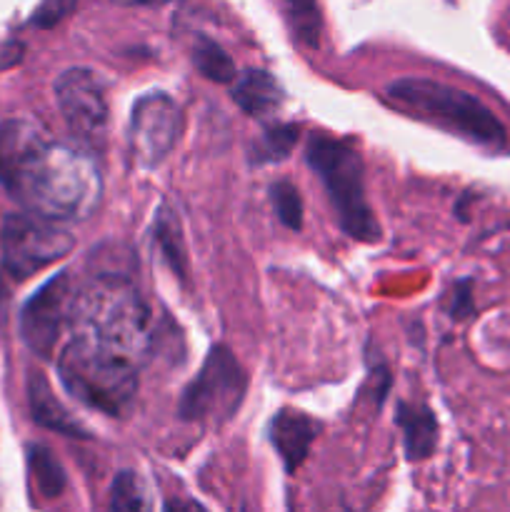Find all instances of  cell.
Wrapping results in <instances>:
<instances>
[{
	"mask_svg": "<svg viewBox=\"0 0 510 512\" xmlns=\"http://www.w3.org/2000/svg\"><path fill=\"white\" fill-rule=\"evenodd\" d=\"M0 185L28 213L78 223L98 210L103 173L93 150L55 140L33 120L0 123Z\"/></svg>",
	"mask_w": 510,
	"mask_h": 512,
	"instance_id": "obj_1",
	"label": "cell"
},
{
	"mask_svg": "<svg viewBox=\"0 0 510 512\" xmlns=\"http://www.w3.org/2000/svg\"><path fill=\"white\" fill-rule=\"evenodd\" d=\"M70 333L103 343L143 363L150 350V310L128 278L105 273L78 285Z\"/></svg>",
	"mask_w": 510,
	"mask_h": 512,
	"instance_id": "obj_2",
	"label": "cell"
},
{
	"mask_svg": "<svg viewBox=\"0 0 510 512\" xmlns=\"http://www.w3.org/2000/svg\"><path fill=\"white\" fill-rule=\"evenodd\" d=\"M383 98L403 115L435 125L480 148L503 150L508 145V130L483 100L440 80L398 78L385 85Z\"/></svg>",
	"mask_w": 510,
	"mask_h": 512,
	"instance_id": "obj_3",
	"label": "cell"
},
{
	"mask_svg": "<svg viewBox=\"0 0 510 512\" xmlns=\"http://www.w3.org/2000/svg\"><path fill=\"white\" fill-rule=\"evenodd\" d=\"M140 363L103 343L70 333L58 353V378L75 400L90 410L123 418L130 413L140 385Z\"/></svg>",
	"mask_w": 510,
	"mask_h": 512,
	"instance_id": "obj_4",
	"label": "cell"
},
{
	"mask_svg": "<svg viewBox=\"0 0 510 512\" xmlns=\"http://www.w3.org/2000/svg\"><path fill=\"white\" fill-rule=\"evenodd\" d=\"M305 160L323 183L340 230L360 243H375L380 225L365 195V165L358 148L328 133H310Z\"/></svg>",
	"mask_w": 510,
	"mask_h": 512,
	"instance_id": "obj_5",
	"label": "cell"
},
{
	"mask_svg": "<svg viewBox=\"0 0 510 512\" xmlns=\"http://www.w3.org/2000/svg\"><path fill=\"white\" fill-rule=\"evenodd\" d=\"M75 238L68 223L38 213H10L3 223V265L15 280H25L65 258Z\"/></svg>",
	"mask_w": 510,
	"mask_h": 512,
	"instance_id": "obj_6",
	"label": "cell"
},
{
	"mask_svg": "<svg viewBox=\"0 0 510 512\" xmlns=\"http://www.w3.org/2000/svg\"><path fill=\"white\" fill-rule=\"evenodd\" d=\"M248 388L243 365L238 363L228 345L210 348L203 368L193 383L183 390L178 403V415L183 420H223L233 418L240 408Z\"/></svg>",
	"mask_w": 510,
	"mask_h": 512,
	"instance_id": "obj_7",
	"label": "cell"
},
{
	"mask_svg": "<svg viewBox=\"0 0 510 512\" xmlns=\"http://www.w3.org/2000/svg\"><path fill=\"white\" fill-rule=\"evenodd\" d=\"M55 103L75 143L93 150L105 143L110 120L108 88L90 68H68L55 80Z\"/></svg>",
	"mask_w": 510,
	"mask_h": 512,
	"instance_id": "obj_8",
	"label": "cell"
},
{
	"mask_svg": "<svg viewBox=\"0 0 510 512\" xmlns=\"http://www.w3.org/2000/svg\"><path fill=\"white\" fill-rule=\"evenodd\" d=\"M78 283L73 273L63 270L50 278L38 293L23 305L20 313V335L25 345L40 358H53L55 345L60 343L65 330L73 323V305Z\"/></svg>",
	"mask_w": 510,
	"mask_h": 512,
	"instance_id": "obj_9",
	"label": "cell"
},
{
	"mask_svg": "<svg viewBox=\"0 0 510 512\" xmlns=\"http://www.w3.org/2000/svg\"><path fill=\"white\" fill-rule=\"evenodd\" d=\"M183 130V115L168 93H145L135 100L128 120V145L143 168H155L173 153Z\"/></svg>",
	"mask_w": 510,
	"mask_h": 512,
	"instance_id": "obj_10",
	"label": "cell"
},
{
	"mask_svg": "<svg viewBox=\"0 0 510 512\" xmlns=\"http://www.w3.org/2000/svg\"><path fill=\"white\" fill-rule=\"evenodd\" d=\"M315 435H318V423L300 410L285 408L275 415L270 423V440L288 473H295L305 463Z\"/></svg>",
	"mask_w": 510,
	"mask_h": 512,
	"instance_id": "obj_11",
	"label": "cell"
},
{
	"mask_svg": "<svg viewBox=\"0 0 510 512\" xmlns=\"http://www.w3.org/2000/svg\"><path fill=\"white\" fill-rule=\"evenodd\" d=\"M233 100L240 110H245L253 118L275 113L283 105V88L278 80L265 70H245L238 73L233 80Z\"/></svg>",
	"mask_w": 510,
	"mask_h": 512,
	"instance_id": "obj_12",
	"label": "cell"
},
{
	"mask_svg": "<svg viewBox=\"0 0 510 512\" xmlns=\"http://www.w3.org/2000/svg\"><path fill=\"white\" fill-rule=\"evenodd\" d=\"M395 420H398L400 430H403L408 460L428 458L435 450V440H438V423H435V415L430 413L425 405L400 403Z\"/></svg>",
	"mask_w": 510,
	"mask_h": 512,
	"instance_id": "obj_13",
	"label": "cell"
},
{
	"mask_svg": "<svg viewBox=\"0 0 510 512\" xmlns=\"http://www.w3.org/2000/svg\"><path fill=\"white\" fill-rule=\"evenodd\" d=\"M30 408H33V418L45 428H53L65 435H85V430L75 423L68 415V410L55 400L53 390L45 383L40 375L30 378Z\"/></svg>",
	"mask_w": 510,
	"mask_h": 512,
	"instance_id": "obj_14",
	"label": "cell"
},
{
	"mask_svg": "<svg viewBox=\"0 0 510 512\" xmlns=\"http://www.w3.org/2000/svg\"><path fill=\"white\" fill-rule=\"evenodd\" d=\"M288 20L295 38L308 48H318L320 33H323V15H320L318 0H275Z\"/></svg>",
	"mask_w": 510,
	"mask_h": 512,
	"instance_id": "obj_15",
	"label": "cell"
},
{
	"mask_svg": "<svg viewBox=\"0 0 510 512\" xmlns=\"http://www.w3.org/2000/svg\"><path fill=\"white\" fill-rule=\"evenodd\" d=\"M190 58H193L200 75H205L208 80H215V83H233L235 75H238L235 60L225 53L223 45L215 43L208 35H195Z\"/></svg>",
	"mask_w": 510,
	"mask_h": 512,
	"instance_id": "obj_16",
	"label": "cell"
},
{
	"mask_svg": "<svg viewBox=\"0 0 510 512\" xmlns=\"http://www.w3.org/2000/svg\"><path fill=\"white\" fill-rule=\"evenodd\" d=\"M298 138H300L298 125H290V123L270 125V128H265V133L260 135L258 143L253 145L250 160H253L255 165L280 163V160H285L290 153H293Z\"/></svg>",
	"mask_w": 510,
	"mask_h": 512,
	"instance_id": "obj_17",
	"label": "cell"
},
{
	"mask_svg": "<svg viewBox=\"0 0 510 512\" xmlns=\"http://www.w3.org/2000/svg\"><path fill=\"white\" fill-rule=\"evenodd\" d=\"M30 475L35 480V488L43 498H58L65 488V473L55 455L45 445H33L28 453Z\"/></svg>",
	"mask_w": 510,
	"mask_h": 512,
	"instance_id": "obj_18",
	"label": "cell"
},
{
	"mask_svg": "<svg viewBox=\"0 0 510 512\" xmlns=\"http://www.w3.org/2000/svg\"><path fill=\"white\" fill-rule=\"evenodd\" d=\"M110 505L115 510H148V490L145 483L140 480L138 473L133 470H123L118 478L113 480V490H110Z\"/></svg>",
	"mask_w": 510,
	"mask_h": 512,
	"instance_id": "obj_19",
	"label": "cell"
},
{
	"mask_svg": "<svg viewBox=\"0 0 510 512\" xmlns=\"http://www.w3.org/2000/svg\"><path fill=\"white\" fill-rule=\"evenodd\" d=\"M270 200H273L280 223L298 233L303 228V198H300L298 188L288 180H278L275 185H270Z\"/></svg>",
	"mask_w": 510,
	"mask_h": 512,
	"instance_id": "obj_20",
	"label": "cell"
},
{
	"mask_svg": "<svg viewBox=\"0 0 510 512\" xmlns=\"http://www.w3.org/2000/svg\"><path fill=\"white\" fill-rule=\"evenodd\" d=\"M155 233H158L160 248L165 250V258L170 260L173 270H178L180 275L185 273V250H183V235H180L178 218L173 215V210L160 208L158 223H155Z\"/></svg>",
	"mask_w": 510,
	"mask_h": 512,
	"instance_id": "obj_21",
	"label": "cell"
},
{
	"mask_svg": "<svg viewBox=\"0 0 510 512\" xmlns=\"http://www.w3.org/2000/svg\"><path fill=\"white\" fill-rule=\"evenodd\" d=\"M75 5H78V0H43L35 10L33 25L35 28H53V25H58L60 20L73 13Z\"/></svg>",
	"mask_w": 510,
	"mask_h": 512,
	"instance_id": "obj_22",
	"label": "cell"
},
{
	"mask_svg": "<svg viewBox=\"0 0 510 512\" xmlns=\"http://www.w3.org/2000/svg\"><path fill=\"white\" fill-rule=\"evenodd\" d=\"M120 5H143V8H155V5L173 3V0H115Z\"/></svg>",
	"mask_w": 510,
	"mask_h": 512,
	"instance_id": "obj_23",
	"label": "cell"
}]
</instances>
